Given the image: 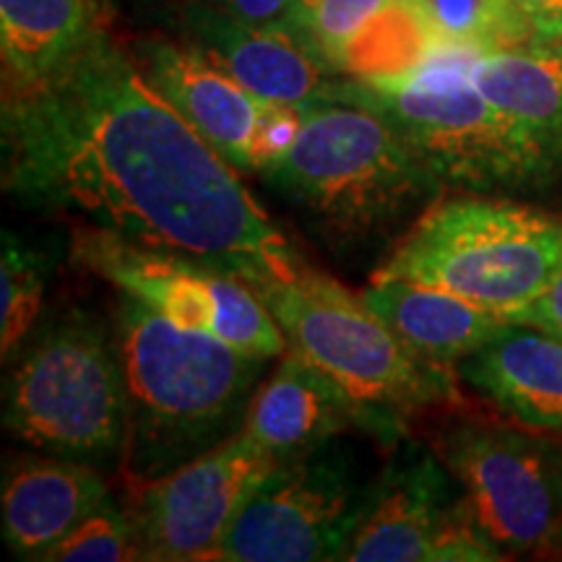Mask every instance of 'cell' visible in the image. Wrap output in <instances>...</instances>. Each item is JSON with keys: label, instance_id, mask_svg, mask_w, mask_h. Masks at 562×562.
<instances>
[{"label": "cell", "instance_id": "obj_1", "mask_svg": "<svg viewBox=\"0 0 562 562\" xmlns=\"http://www.w3.org/2000/svg\"><path fill=\"white\" fill-rule=\"evenodd\" d=\"M3 186L248 286L307 266L240 172L102 32L47 81L3 91Z\"/></svg>", "mask_w": 562, "mask_h": 562}, {"label": "cell", "instance_id": "obj_2", "mask_svg": "<svg viewBox=\"0 0 562 562\" xmlns=\"http://www.w3.org/2000/svg\"><path fill=\"white\" fill-rule=\"evenodd\" d=\"M117 349L128 389L121 474L128 487L186 467L243 430L273 357L180 328L123 297Z\"/></svg>", "mask_w": 562, "mask_h": 562}, {"label": "cell", "instance_id": "obj_3", "mask_svg": "<svg viewBox=\"0 0 562 562\" xmlns=\"http://www.w3.org/2000/svg\"><path fill=\"white\" fill-rule=\"evenodd\" d=\"M263 180L341 248L409 229L446 188L385 117L341 100L302 108L297 138Z\"/></svg>", "mask_w": 562, "mask_h": 562}, {"label": "cell", "instance_id": "obj_4", "mask_svg": "<svg viewBox=\"0 0 562 562\" xmlns=\"http://www.w3.org/2000/svg\"><path fill=\"white\" fill-rule=\"evenodd\" d=\"M480 50L440 45L419 68L391 79H344L331 100L385 117L442 186L469 191L542 188V161L521 123L472 79Z\"/></svg>", "mask_w": 562, "mask_h": 562}, {"label": "cell", "instance_id": "obj_5", "mask_svg": "<svg viewBox=\"0 0 562 562\" xmlns=\"http://www.w3.org/2000/svg\"><path fill=\"white\" fill-rule=\"evenodd\" d=\"M286 336L290 349L331 375L381 422L385 446L406 435L422 412L461 402L456 368L422 360L375 313L362 294L305 266L294 279L250 284Z\"/></svg>", "mask_w": 562, "mask_h": 562}, {"label": "cell", "instance_id": "obj_6", "mask_svg": "<svg viewBox=\"0 0 562 562\" xmlns=\"http://www.w3.org/2000/svg\"><path fill=\"white\" fill-rule=\"evenodd\" d=\"M562 273V216L516 201L438 199L372 279H404L505 315Z\"/></svg>", "mask_w": 562, "mask_h": 562}, {"label": "cell", "instance_id": "obj_7", "mask_svg": "<svg viewBox=\"0 0 562 562\" xmlns=\"http://www.w3.org/2000/svg\"><path fill=\"white\" fill-rule=\"evenodd\" d=\"M3 425L40 453L121 463L128 435L121 349L91 315H63L24 351L5 385Z\"/></svg>", "mask_w": 562, "mask_h": 562}, {"label": "cell", "instance_id": "obj_8", "mask_svg": "<svg viewBox=\"0 0 562 562\" xmlns=\"http://www.w3.org/2000/svg\"><path fill=\"white\" fill-rule=\"evenodd\" d=\"M432 451L459 480L476 524L505 558L562 539V446L521 427L446 414Z\"/></svg>", "mask_w": 562, "mask_h": 562}, {"label": "cell", "instance_id": "obj_9", "mask_svg": "<svg viewBox=\"0 0 562 562\" xmlns=\"http://www.w3.org/2000/svg\"><path fill=\"white\" fill-rule=\"evenodd\" d=\"M368 487L344 435L297 459L277 461L245 501L216 560H344Z\"/></svg>", "mask_w": 562, "mask_h": 562}, {"label": "cell", "instance_id": "obj_10", "mask_svg": "<svg viewBox=\"0 0 562 562\" xmlns=\"http://www.w3.org/2000/svg\"><path fill=\"white\" fill-rule=\"evenodd\" d=\"M74 261L175 326L203 331L279 360L290 344L252 286L227 271L121 235L76 227Z\"/></svg>", "mask_w": 562, "mask_h": 562}, {"label": "cell", "instance_id": "obj_11", "mask_svg": "<svg viewBox=\"0 0 562 562\" xmlns=\"http://www.w3.org/2000/svg\"><path fill=\"white\" fill-rule=\"evenodd\" d=\"M344 560L482 562L505 554L480 529L459 480L430 442L404 435L370 480Z\"/></svg>", "mask_w": 562, "mask_h": 562}, {"label": "cell", "instance_id": "obj_12", "mask_svg": "<svg viewBox=\"0 0 562 562\" xmlns=\"http://www.w3.org/2000/svg\"><path fill=\"white\" fill-rule=\"evenodd\" d=\"M273 461L243 430L186 467L131 487L138 560H216L245 501Z\"/></svg>", "mask_w": 562, "mask_h": 562}, {"label": "cell", "instance_id": "obj_13", "mask_svg": "<svg viewBox=\"0 0 562 562\" xmlns=\"http://www.w3.org/2000/svg\"><path fill=\"white\" fill-rule=\"evenodd\" d=\"M133 60L154 91L240 175H263L302 128V108L261 100L188 42L144 40Z\"/></svg>", "mask_w": 562, "mask_h": 562}, {"label": "cell", "instance_id": "obj_14", "mask_svg": "<svg viewBox=\"0 0 562 562\" xmlns=\"http://www.w3.org/2000/svg\"><path fill=\"white\" fill-rule=\"evenodd\" d=\"M182 24L188 45L261 100L305 108L331 100L341 81L290 26L248 24L193 0Z\"/></svg>", "mask_w": 562, "mask_h": 562}, {"label": "cell", "instance_id": "obj_15", "mask_svg": "<svg viewBox=\"0 0 562 562\" xmlns=\"http://www.w3.org/2000/svg\"><path fill=\"white\" fill-rule=\"evenodd\" d=\"M347 430H362L385 442L381 422L294 349L279 357L277 368L252 393L243 425V432L273 461L297 459Z\"/></svg>", "mask_w": 562, "mask_h": 562}, {"label": "cell", "instance_id": "obj_16", "mask_svg": "<svg viewBox=\"0 0 562 562\" xmlns=\"http://www.w3.org/2000/svg\"><path fill=\"white\" fill-rule=\"evenodd\" d=\"M110 497V484L94 463L50 453L21 456L3 472L0 518L5 544L21 560H45Z\"/></svg>", "mask_w": 562, "mask_h": 562}, {"label": "cell", "instance_id": "obj_17", "mask_svg": "<svg viewBox=\"0 0 562 562\" xmlns=\"http://www.w3.org/2000/svg\"><path fill=\"white\" fill-rule=\"evenodd\" d=\"M463 385L537 430L562 432V339L508 323L480 351L456 364Z\"/></svg>", "mask_w": 562, "mask_h": 562}, {"label": "cell", "instance_id": "obj_18", "mask_svg": "<svg viewBox=\"0 0 562 562\" xmlns=\"http://www.w3.org/2000/svg\"><path fill=\"white\" fill-rule=\"evenodd\" d=\"M364 305L422 360L453 368L508 326L497 313L404 279H372Z\"/></svg>", "mask_w": 562, "mask_h": 562}, {"label": "cell", "instance_id": "obj_19", "mask_svg": "<svg viewBox=\"0 0 562 562\" xmlns=\"http://www.w3.org/2000/svg\"><path fill=\"white\" fill-rule=\"evenodd\" d=\"M472 79L484 97L521 123L537 146L544 186L562 178V50L529 42L476 55Z\"/></svg>", "mask_w": 562, "mask_h": 562}, {"label": "cell", "instance_id": "obj_20", "mask_svg": "<svg viewBox=\"0 0 562 562\" xmlns=\"http://www.w3.org/2000/svg\"><path fill=\"white\" fill-rule=\"evenodd\" d=\"M97 34L94 0H0L3 91L47 81Z\"/></svg>", "mask_w": 562, "mask_h": 562}, {"label": "cell", "instance_id": "obj_21", "mask_svg": "<svg viewBox=\"0 0 562 562\" xmlns=\"http://www.w3.org/2000/svg\"><path fill=\"white\" fill-rule=\"evenodd\" d=\"M438 47L440 42L409 0H393L341 47L334 70L347 79H391L419 68Z\"/></svg>", "mask_w": 562, "mask_h": 562}, {"label": "cell", "instance_id": "obj_22", "mask_svg": "<svg viewBox=\"0 0 562 562\" xmlns=\"http://www.w3.org/2000/svg\"><path fill=\"white\" fill-rule=\"evenodd\" d=\"M440 45L480 53L537 42L516 0H409Z\"/></svg>", "mask_w": 562, "mask_h": 562}, {"label": "cell", "instance_id": "obj_23", "mask_svg": "<svg viewBox=\"0 0 562 562\" xmlns=\"http://www.w3.org/2000/svg\"><path fill=\"white\" fill-rule=\"evenodd\" d=\"M47 286V261L21 237L3 232L0 258V349L3 362L26 339L40 318Z\"/></svg>", "mask_w": 562, "mask_h": 562}, {"label": "cell", "instance_id": "obj_24", "mask_svg": "<svg viewBox=\"0 0 562 562\" xmlns=\"http://www.w3.org/2000/svg\"><path fill=\"white\" fill-rule=\"evenodd\" d=\"M391 3L393 0H297L292 30L334 68L341 47Z\"/></svg>", "mask_w": 562, "mask_h": 562}, {"label": "cell", "instance_id": "obj_25", "mask_svg": "<svg viewBox=\"0 0 562 562\" xmlns=\"http://www.w3.org/2000/svg\"><path fill=\"white\" fill-rule=\"evenodd\" d=\"M138 560L128 510L110 501L63 537L42 562H123Z\"/></svg>", "mask_w": 562, "mask_h": 562}, {"label": "cell", "instance_id": "obj_26", "mask_svg": "<svg viewBox=\"0 0 562 562\" xmlns=\"http://www.w3.org/2000/svg\"><path fill=\"white\" fill-rule=\"evenodd\" d=\"M193 3H203L209 9H216L227 16H235L248 24L261 26H290L297 0H193Z\"/></svg>", "mask_w": 562, "mask_h": 562}, {"label": "cell", "instance_id": "obj_27", "mask_svg": "<svg viewBox=\"0 0 562 562\" xmlns=\"http://www.w3.org/2000/svg\"><path fill=\"white\" fill-rule=\"evenodd\" d=\"M505 321L539 328V331L554 334L562 339V273L537 300H531L521 311L505 315Z\"/></svg>", "mask_w": 562, "mask_h": 562}, {"label": "cell", "instance_id": "obj_28", "mask_svg": "<svg viewBox=\"0 0 562 562\" xmlns=\"http://www.w3.org/2000/svg\"><path fill=\"white\" fill-rule=\"evenodd\" d=\"M537 32V42L562 40V0H516Z\"/></svg>", "mask_w": 562, "mask_h": 562}, {"label": "cell", "instance_id": "obj_29", "mask_svg": "<svg viewBox=\"0 0 562 562\" xmlns=\"http://www.w3.org/2000/svg\"><path fill=\"white\" fill-rule=\"evenodd\" d=\"M554 42V45H558L560 47V50H562V40H552Z\"/></svg>", "mask_w": 562, "mask_h": 562}]
</instances>
